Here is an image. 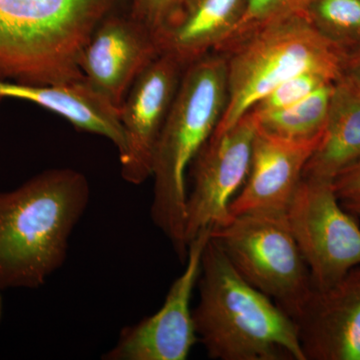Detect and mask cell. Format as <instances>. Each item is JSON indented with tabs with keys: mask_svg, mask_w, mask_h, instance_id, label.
<instances>
[{
	"mask_svg": "<svg viewBox=\"0 0 360 360\" xmlns=\"http://www.w3.org/2000/svg\"><path fill=\"white\" fill-rule=\"evenodd\" d=\"M89 200V180L70 168L46 170L0 193V319L4 291L39 288L65 264Z\"/></svg>",
	"mask_w": 360,
	"mask_h": 360,
	"instance_id": "6da1fadb",
	"label": "cell"
},
{
	"mask_svg": "<svg viewBox=\"0 0 360 360\" xmlns=\"http://www.w3.org/2000/svg\"><path fill=\"white\" fill-rule=\"evenodd\" d=\"M193 309L198 342L217 360H305L295 321L250 285L210 239Z\"/></svg>",
	"mask_w": 360,
	"mask_h": 360,
	"instance_id": "7a4b0ae2",
	"label": "cell"
},
{
	"mask_svg": "<svg viewBox=\"0 0 360 360\" xmlns=\"http://www.w3.org/2000/svg\"><path fill=\"white\" fill-rule=\"evenodd\" d=\"M229 98L226 58L212 52L184 70L153 160V224L186 262L187 174L221 120Z\"/></svg>",
	"mask_w": 360,
	"mask_h": 360,
	"instance_id": "3957f363",
	"label": "cell"
},
{
	"mask_svg": "<svg viewBox=\"0 0 360 360\" xmlns=\"http://www.w3.org/2000/svg\"><path fill=\"white\" fill-rule=\"evenodd\" d=\"M123 0H0V79L80 82L82 51Z\"/></svg>",
	"mask_w": 360,
	"mask_h": 360,
	"instance_id": "277c9868",
	"label": "cell"
},
{
	"mask_svg": "<svg viewBox=\"0 0 360 360\" xmlns=\"http://www.w3.org/2000/svg\"><path fill=\"white\" fill-rule=\"evenodd\" d=\"M219 53L226 58L229 98L217 134L231 129L277 85L300 73L319 70L340 80L345 58L303 13L270 23Z\"/></svg>",
	"mask_w": 360,
	"mask_h": 360,
	"instance_id": "5b68a950",
	"label": "cell"
},
{
	"mask_svg": "<svg viewBox=\"0 0 360 360\" xmlns=\"http://www.w3.org/2000/svg\"><path fill=\"white\" fill-rule=\"evenodd\" d=\"M215 243L245 281L292 319L312 288L311 276L285 215L232 217L212 229Z\"/></svg>",
	"mask_w": 360,
	"mask_h": 360,
	"instance_id": "8992f818",
	"label": "cell"
},
{
	"mask_svg": "<svg viewBox=\"0 0 360 360\" xmlns=\"http://www.w3.org/2000/svg\"><path fill=\"white\" fill-rule=\"evenodd\" d=\"M340 200L333 182L302 179L285 213L315 288L360 265V227Z\"/></svg>",
	"mask_w": 360,
	"mask_h": 360,
	"instance_id": "52a82bcc",
	"label": "cell"
},
{
	"mask_svg": "<svg viewBox=\"0 0 360 360\" xmlns=\"http://www.w3.org/2000/svg\"><path fill=\"white\" fill-rule=\"evenodd\" d=\"M255 135L252 118L245 115L231 129L213 132L194 158L187 174V245L200 231L231 220L229 206L248 177Z\"/></svg>",
	"mask_w": 360,
	"mask_h": 360,
	"instance_id": "ba28073f",
	"label": "cell"
},
{
	"mask_svg": "<svg viewBox=\"0 0 360 360\" xmlns=\"http://www.w3.org/2000/svg\"><path fill=\"white\" fill-rule=\"evenodd\" d=\"M212 229L200 231L188 243L184 270L170 286L161 309L120 331L105 360H186L198 342L191 297L200 276L201 257Z\"/></svg>",
	"mask_w": 360,
	"mask_h": 360,
	"instance_id": "9c48e42d",
	"label": "cell"
},
{
	"mask_svg": "<svg viewBox=\"0 0 360 360\" xmlns=\"http://www.w3.org/2000/svg\"><path fill=\"white\" fill-rule=\"evenodd\" d=\"M184 68L160 54L134 80L122 108L125 146L120 153L122 179L139 186L153 175L156 146L184 77Z\"/></svg>",
	"mask_w": 360,
	"mask_h": 360,
	"instance_id": "30bf717a",
	"label": "cell"
},
{
	"mask_svg": "<svg viewBox=\"0 0 360 360\" xmlns=\"http://www.w3.org/2000/svg\"><path fill=\"white\" fill-rule=\"evenodd\" d=\"M292 321L305 360H360V265L333 285L312 286Z\"/></svg>",
	"mask_w": 360,
	"mask_h": 360,
	"instance_id": "8fae6325",
	"label": "cell"
},
{
	"mask_svg": "<svg viewBox=\"0 0 360 360\" xmlns=\"http://www.w3.org/2000/svg\"><path fill=\"white\" fill-rule=\"evenodd\" d=\"M160 56L155 37L129 13L115 11L90 37L79 68L90 86L120 110L134 80Z\"/></svg>",
	"mask_w": 360,
	"mask_h": 360,
	"instance_id": "7c38bea8",
	"label": "cell"
},
{
	"mask_svg": "<svg viewBox=\"0 0 360 360\" xmlns=\"http://www.w3.org/2000/svg\"><path fill=\"white\" fill-rule=\"evenodd\" d=\"M319 143L283 141L255 129L248 177L229 206L231 217L285 215Z\"/></svg>",
	"mask_w": 360,
	"mask_h": 360,
	"instance_id": "4fadbf2b",
	"label": "cell"
},
{
	"mask_svg": "<svg viewBox=\"0 0 360 360\" xmlns=\"http://www.w3.org/2000/svg\"><path fill=\"white\" fill-rule=\"evenodd\" d=\"M248 0H180L176 11L158 40L160 54H167L184 68L219 51L231 39Z\"/></svg>",
	"mask_w": 360,
	"mask_h": 360,
	"instance_id": "5bb4252c",
	"label": "cell"
},
{
	"mask_svg": "<svg viewBox=\"0 0 360 360\" xmlns=\"http://www.w3.org/2000/svg\"><path fill=\"white\" fill-rule=\"evenodd\" d=\"M18 98L60 115L73 127L101 135L124 149L120 110L92 89L86 80L54 84H27L0 79V99Z\"/></svg>",
	"mask_w": 360,
	"mask_h": 360,
	"instance_id": "9a60e30c",
	"label": "cell"
},
{
	"mask_svg": "<svg viewBox=\"0 0 360 360\" xmlns=\"http://www.w3.org/2000/svg\"><path fill=\"white\" fill-rule=\"evenodd\" d=\"M360 160V85L335 82L326 132L310 156L303 179L333 182Z\"/></svg>",
	"mask_w": 360,
	"mask_h": 360,
	"instance_id": "2e32d148",
	"label": "cell"
},
{
	"mask_svg": "<svg viewBox=\"0 0 360 360\" xmlns=\"http://www.w3.org/2000/svg\"><path fill=\"white\" fill-rule=\"evenodd\" d=\"M335 82L321 87L307 98L284 110L252 115L255 129L262 134L295 142L319 143L328 125Z\"/></svg>",
	"mask_w": 360,
	"mask_h": 360,
	"instance_id": "e0dca14e",
	"label": "cell"
},
{
	"mask_svg": "<svg viewBox=\"0 0 360 360\" xmlns=\"http://www.w3.org/2000/svg\"><path fill=\"white\" fill-rule=\"evenodd\" d=\"M302 13L345 56L360 46V0H309Z\"/></svg>",
	"mask_w": 360,
	"mask_h": 360,
	"instance_id": "ac0fdd59",
	"label": "cell"
},
{
	"mask_svg": "<svg viewBox=\"0 0 360 360\" xmlns=\"http://www.w3.org/2000/svg\"><path fill=\"white\" fill-rule=\"evenodd\" d=\"M336 82L335 78L322 71H304L277 85L276 89L255 103L248 113L258 115L284 110L307 98L321 87Z\"/></svg>",
	"mask_w": 360,
	"mask_h": 360,
	"instance_id": "d6986e66",
	"label": "cell"
},
{
	"mask_svg": "<svg viewBox=\"0 0 360 360\" xmlns=\"http://www.w3.org/2000/svg\"><path fill=\"white\" fill-rule=\"evenodd\" d=\"M309 0H248L243 20L226 44L217 52L229 51L260 28L302 13Z\"/></svg>",
	"mask_w": 360,
	"mask_h": 360,
	"instance_id": "ffe728a7",
	"label": "cell"
},
{
	"mask_svg": "<svg viewBox=\"0 0 360 360\" xmlns=\"http://www.w3.org/2000/svg\"><path fill=\"white\" fill-rule=\"evenodd\" d=\"M180 0H131L129 14L141 23L156 42L179 7Z\"/></svg>",
	"mask_w": 360,
	"mask_h": 360,
	"instance_id": "44dd1931",
	"label": "cell"
},
{
	"mask_svg": "<svg viewBox=\"0 0 360 360\" xmlns=\"http://www.w3.org/2000/svg\"><path fill=\"white\" fill-rule=\"evenodd\" d=\"M333 186L340 200L360 195V160L338 174Z\"/></svg>",
	"mask_w": 360,
	"mask_h": 360,
	"instance_id": "7402d4cb",
	"label": "cell"
},
{
	"mask_svg": "<svg viewBox=\"0 0 360 360\" xmlns=\"http://www.w3.org/2000/svg\"><path fill=\"white\" fill-rule=\"evenodd\" d=\"M341 77L360 85V46L345 56Z\"/></svg>",
	"mask_w": 360,
	"mask_h": 360,
	"instance_id": "603a6c76",
	"label": "cell"
},
{
	"mask_svg": "<svg viewBox=\"0 0 360 360\" xmlns=\"http://www.w3.org/2000/svg\"><path fill=\"white\" fill-rule=\"evenodd\" d=\"M341 205L352 214L360 217V195L352 196V198L340 200Z\"/></svg>",
	"mask_w": 360,
	"mask_h": 360,
	"instance_id": "cb8c5ba5",
	"label": "cell"
},
{
	"mask_svg": "<svg viewBox=\"0 0 360 360\" xmlns=\"http://www.w3.org/2000/svg\"><path fill=\"white\" fill-rule=\"evenodd\" d=\"M0 101H1V99H0Z\"/></svg>",
	"mask_w": 360,
	"mask_h": 360,
	"instance_id": "d4e9b609",
	"label": "cell"
}]
</instances>
